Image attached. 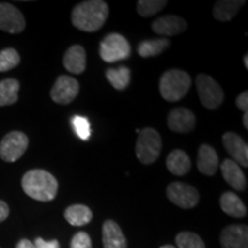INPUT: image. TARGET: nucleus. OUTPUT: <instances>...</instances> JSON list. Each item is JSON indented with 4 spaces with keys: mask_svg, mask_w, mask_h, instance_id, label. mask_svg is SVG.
I'll return each instance as SVG.
<instances>
[{
    "mask_svg": "<svg viewBox=\"0 0 248 248\" xmlns=\"http://www.w3.org/2000/svg\"><path fill=\"white\" fill-rule=\"evenodd\" d=\"M109 8L102 0H86L79 2L71 12L74 27L85 32H94L106 23Z\"/></svg>",
    "mask_w": 248,
    "mask_h": 248,
    "instance_id": "f257e3e1",
    "label": "nucleus"
},
{
    "mask_svg": "<svg viewBox=\"0 0 248 248\" xmlns=\"http://www.w3.org/2000/svg\"><path fill=\"white\" fill-rule=\"evenodd\" d=\"M22 188L32 199L48 202L57 197L59 185L57 178L51 172L43 169H33L24 173Z\"/></svg>",
    "mask_w": 248,
    "mask_h": 248,
    "instance_id": "f03ea898",
    "label": "nucleus"
},
{
    "mask_svg": "<svg viewBox=\"0 0 248 248\" xmlns=\"http://www.w3.org/2000/svg\"><path fill=\"white\" fill-rule=\"evenodd\" d=\"M191 84V76L186 71L170 69L166 71L160 78L161 97L169 102L179 101L188 92Z\"/></svg>",
    "mask_w": 248,
    "mask_h": 248,
    "instance_id": "7ed1b4c3",
    "label": "nucleus"
},
{
    "mask_svg": "<svg viewBox=\"0 0 248 248\" xmlns=\"http://www.w3.org/2000/svg\"><path fill=\"white\" fill-rule=\"evenodd\" d=\"M162 150L160 133L155 129L145 128L138 133L136 155L142 164H152L159 159Z\"/></svg>",
    "mask_w": 248,
    "mask_h": 248,
    "instance_id": "20e7f679",
    "label": "nucleus"
},
{
    "mask_svg": "<svg viewBox=\"0 0 248 248\" xmlns=\"http://www.w3.org/2000/svg\"><path fill=\"white\" fill-rule=\"evenodd\" d=\"M99 54L105 62L113 63L128 59L131 54V46L125 37L113 32L101 40L99 46Z\"/></svg>",
    "mask_w": 248,
    "mask_h": 248,
    "instance_id": "39448f33",
    "label": "nucleus"
},
{
    "mask_svg": "<svg viewBox=\"0 0 248 248\" xmlns=\"http://www.w3.org/2000/svg\"><path fill=\"white\" fill-rule=\"evenodd\" d=\"M195 83H197L200 101L204 108L214 110L221 106L224 101V92L221 85L212 76L199 74Z\"/></svg>",
    "mask_w": 248,
    "mask_h": 248,
    "instance_id": "423d86ee",
    "label": "nucleus"
},
{
    "mask_svg": "<svg viewBox=\"0 0 248 248\" xmlns=\"http://www.w3.org/2000/svg\"><path fill=\"white\" fill-rule=\"evenodd\" d=\"M29 146V139L23 132L12 131L0 141V157L5 162H15Z\"/></svg>",
    "mask_w": 248,
    "mask_h": 248,
    "instance_id": "0eeeda50",
    "label": "nucleus"
},
{
    "mask_svg": "<svg viewBox=\"0 0 248 248\" xmlns=\"http://www.w3.org/2000/svg\"><path fill=\"white\" fill-rule=\"evenodd\" d=\"M167 197L183 209L193 208L199 202V192L193 186L182 182H173L167 187Z\"/></svg>",
    "mask_w": 248,
    "mask_h": 248,
    "instance_id": "6e6552de",
    "label": "nucleus"
},
{
    "mask_svg": "<svg viewBox=\"0 0 248 248\" xmlns=\"http://www.w3.org/2000/svg\"><path fill=\"white\" fill-rule=\"evenodd\" d=\"M79 92V83L71 76L61 75L55 80L51 90L52 100L60 105H69L75 100Z\"/></svg>",
    "mask_w": 248,
    "mask_h": 248,
    "instance_id": "1a4fd4ad",
    "label": "nucleus"
},
{
    "mask_svg": "<svg viewBox=\"0 0 248 248\" xmlns=\"http://www.w3.org/2000/svg\"><path fill=\"white\" fill-rule=\"evenodd\" d=\"M26 28V20L14 5L0 2V29L9 33H20Z\"/></svg>",
    "mask_w": 248,
    "mask_h": 248,
    "instance_id": "9d476101",
    "label": "nucleus"
},
{
    "mask_svg": "<svg viewBox=\"0 0 248 248\" xmlns=\"http://www.w3.org/2000/svg\"><path fill=\"white\" fill-rule=\"evenodd\" d=\"M223 146L231 155L235 163L243 166L245 168L248 167V146L246 141L234 132H225L222 137Z\"/></svg>",
    "mask_w": 248,
    "mask_h": 248,
    "instance_id": "9b49d317",
    "label": "nucleus"
},
{
    "mask_svg": "<svg viewBox=\"0 0 248 248\" xmlns=\"http://www.w3.org/2000/svg\"><path fill=\"white\" fill-rule=\"evenodd\" d=\"M195 126L194 113L187 108H175L168 115V128L172 132L188 133Z\"/></svg>",
    "mask_w": 248,
    "mask_h": 248,
    "instance_id": "f8f14e48",
    "label": "nucleus"
},
{
    "mask_svg": "<svg viewBox=\"0 0 248 248\" xmlns=\"http://www.w3.org/2000/svg\"><path fill=\"white\" fill-rule=\"evenodd\" d=\"M219 240L222 248H248V228L243 224L226 226Z\"/></svg>",
    "mask_w": 248,
    "mask_h": 248,
    "instance_id": "ddd939ff",
    "label": "nucleus"
},
{
    "mask_svg": "<svg viewBox=\"0 0 248 248\" xmlns=\"http://www.w3.org/2000/svg\"><path fill=\"white\" fill-rule=\"evenodd\" d=\"M187 28V22L181 16L166 15L161 16L152 23V29L155 33L161 36H176L183 33Z\"/></svg>",
    "mask_w": 248,
    "mask_h": 248,
    "instance_id": "4468645a",
    "label": "nucleus"
},
{
    "mask_svg": "<svg viewBox=\"0 0 248 248\" xmlns=\"http://www.w3.org/2000/svg\"><path fill=\"white\" fill-rule=\"evenodd\" d=\"M221 171L225 182L235 191L243 192L247 187V181L240 166L233 160L225 159L221 164Z\"/></svg>",
    "mask_w": 248,
    "mask_h": 248,
    "instance_id": "2eb2a0df",
    "label": "nucleus"
},
{
    "mask_svg": "<svg viewBox=\"0 0 248 248\" xmlns=\"http://www.w3.org/2000/svg\"><path fill=\"white\" fill-rule=\"evenodd\" d=\"M198 170L206 176L215 175L218 169V155L210 145L202 144L198 151Z\"/></svg>",
    "mask_w": 248,
    "mask_h": 248,
    "instance_id": "dca6fc26",
    "label": "nucleus"
},
{
    "mask_svg": "<svg viewBox=\"0 0 248 248\" xmlns=\"http://www.w3.org/2000/svg\"><path fill=\"white\" fill-rule=\"evenodd\" d=\"M102 244L104 248H126V238L117 223L108 219L102 225Z\"/></svg>",
    "mask_w": 248,
    "mask_h": 248,
    "instance_id": "f3484780",
    "label": "nucleus"
},
{
    "mask_svg": "<svg viewBox=\"0 0 248 248\" xmlns=\"http://www.w3.org/2000/svg\"><path fill=\"white\" fill-rule=\"evenodd\" d=\"M63 66L71 74L79 75L85 70L86 53L80 45H73L67 49L63 57Z\"/></svg>",
    "mask_w": 248,
    "mask_h": 248,
    "instance_id": "a211bd4d",
    "label": "nucleus"
},
{
    "mask_svg": "<svg viewBox=\"0 0 248 248\" xmlns=\"http://www.w3.org/2000/svg\"><path fill=\"white\" fill-rule=\"evenodd\" d=\"M245 4L246 1L244 0H218L214 6L213 16L217 21L228 22L238 14Z\"/></svg>",
    "mask_w": 248,
    "mask_h": 248,
    "instance_id": "6ab92c4d",
    "label": "nucleus"
},
{
    "mask_svg": "<svg viewBox=\"0 0 248 248\" xmlns=\"http://www.w3.org/2000/svg\"><path fill=\"white\" fill-rule=\"evenodd\" d=\"M221 208L226 215L234 217V218H243L246 216L247 209L243 201L233 192H225L221 195L219 199Z\"/></svg>",
    "mask_w": 248,
    "mask_h": 248,
    "instance_id": "aec40b11",
    "label": "nucleus"
},
{
    "mask_svg": "<svg viewBox=\"0 0 248 248\" xmlns=\"http://www.w3.org/2000/svg\"><path fill=\"white\" fill-rule=\"evenodd\" d=\"M167 168L172 175L184 176L190 171L191 160L188 155L182 150H173L167 156Z\"/></svg>",
    "mask_w": 248,
    "mask_h": 248,
    "instance_id": "412c9836",
    "label": "nucleus"
},
{
    "mask_svg": "<svg viewBox=\"0 0 248 248\" xmlns=\"http://www.w3.org/2000/svg\"><path fill=\"white\" fill-rule=\"evenodd\" d=\"M93 214L91 209L84 204H73L64 212V218L73 226H83L91 222Z\"/></svg>",
    "mask_w": 248,
    "mask_h": 248,
    "instance_id": "4be33fe9",
    "label": "nucleus"
},
{
    "mask_svg": "<svg viewBox=\"0 0 248 248\" xmlns=\"http://www.w3.org/2000/svg\"><path fill=\"white\" fill-rule=\"evenodd\" d=\"M170 46V40L168 38H157L144 40L138 46V54L141 58L156 57L166 51Z\"/></svg>",
    "mask_w": 248,
    "mask_h": 248,
    "instance_id": "5701e85b",
    "label": "nucleus"
},
{
    "mask_svg": "<svg viewBox=\"0 0 248 248\" xmlns=\"http://www.w3.org/2000/svg\"><path fill=\"white\" fill-rule=\"evenodd\" d=\"M20 82L14 78L4 79L0 82V107L13 105L18 99Z\"/></svg>",
    "mask_w": 248,
    "mask_h": 248,
    "instance_id": "b1692460",
    "label": "nucleus"
},
{
    "mask_svg": "<svg viewBox=\"0 0 248 248\" xmlns=\"http://www.w3.org/2000/svg\"><path fill=\"white\" fill-rule=\"evenodd\" d=\"M106 77L108 82L110 83L113 88H115L119 91L125 90L130 84L131 80V71L128 67H117L109 68L106 71Z\"/></svg>",
    "mask_w": 248,
    "mask_h": 248,
    "instance_id": "393cba45",
    "label": "nucleus"
},
{
    "mask_svg": "<svg viewBox=\"0 0 248 248\" xmlns=\"http://www.w3.org/2000/svg\"><path fill=\"white\" fill-rule=\"evenodd\" d=\"M168 5L166 0H139L137 2V12L142 17H151Z\"/></svg>",
    "mask_w": 248,
    "mask_h": 248,
    "instance_id": "a878e982",
    "label": "nucleus"
},
{
    "mask_svg": "<svg viewBox=\"0 0 248 248\" xmlns=\"http://www.w3.org/2000/svg\"><path fill=\"white\" fill-rule=\"evenodd\" d=\"M21 59L16 49L9 47L0 51V73L13 69L20 63Z\"/></svg>",
    "mask_w": 248,
    "mask_h": 248,
    "instance_id": "bb28decb",
    "label": "nucleus"
},
{
    "mask_svg": "<svg viewBox=\"0 0 248 248\" xmlns=\"http://www.w3.org/2000/svg\"><path fill=\"white\" fill-rule=\"evenodd\" d=\"M176 244L179 248H206L203 240L193 232H181L176 235Z\"/></svg>",
    "mask_w": 248,
    "mask_h": 248,
    "instance_id": "cd10ccee",
    "label": "nucleus"
},
{
    "mask_svg": "<svg viewBox=\"0 0 248 248\" xmlns=\"http://www.w3.org/2000/svg\"><path fill=\"white\" fill-rule=\"evenodd\" d=\"M70 122L77 137L82 139V140H89L90 136H91V128H90L89 120L84 116L75 115L71 117Z\"/></svg>",
    "mask_w": 248,
    "mask_h": 248,
    "instance_id": "c85d7f7f",
    "label": "nucleus"
},
{
    "mask_svg": "<svg viewBox=\"0 0 248 248\" xmlns=\"http://www.w3.org/2000/svg\"><path fill=\"white\" fill-rule=\"evenodd\" d=\"M70 248H92V241L86 232H77L70 243Z\"/></svg>",
    "mask_w": 248,
    "mask_h": 248,
    "instance_id": "c756f323",
    "label": "nucleus"
},
{
    "mask_svg": "<svg viewBox=\"0 0 248 248\" xmlns=\"http://www.w3.org/2000/svg\"><path fill=\"white\" fill-rule=\"evenodd\" d=\"M36 248H60V244L57 239H53L51 241H46L43 238H36L35 240Z\"/></svg>",
    "mask_w": 248,
    "mask_h": 248,
    "instance_id": "7c9ffc66",
    "label": "nucleus"
},
{
    "mask_svg": "<svg viewBox=\"0 0 248 248\" xmlns=\"http://www.w3.org/2000/svg\"><path fill=\"white\" fill-rule=\"evenodd\" d=\"M235 104H237V107L239 108L240 110H243L244 113H248V92L245 91L243 93H240L237 97Z\"/></svg>",
    "mask_w": 248,
    "mask_h": 248,
    "instance_id": "2f4dec72",
    "label": "nucleus"
},
{
    "mask_svg": "<svg viewBox=\"0 0 248 248\" xmlns=\"http://www.w3.org/2000/svg\"><path fill=\"white\" fill-rule=\"evenodd\" d=\"M9 214V208H8V204L5 202V201L0 200V223L4 222L6 218L8 217Z\"/></svg>",
    "mask_w": 248,
    "mask_h": 248,
    "instance_id": "473e14b6",
    "label": "nucleus"
},
{
    "mask_svg": "<svg viewBox=\"0 0 248 248\" xmlns=\"http://www.w3.org/2000/svg\"><path fill=\"white\" fill-rule=\"evenodd\" d=\"M16 248H36V246H35V244L31 243L30 240L22 239V240L18 241L16 245Z\"/></svg>",
    "mask_w": 248,
    "mask_h": 248,
    "instance_id": "72a5a7b5",
    "label": "nucleus"
},
{
    "mask_svg": "<svg viewBox=\"0 0 248 248\" xmlns=\"http://www.w3.org/2000/svg\"><path fill=\"white\" fill-rule=\"evenodd\" d=\"M243 123H244L245 129H248V113H245V114H244V116H243Z\"/></svg>",
    "mask_w": 248,
    "mask_h": 248,
    "instance_id": "f704fd0d",
    "label": "nucleus"
},
{
    "mask_svg": "<svg viewBox=\"0 0 248 248\" xmlns=\"http://www.w3.org/2000/svg\"><path fill=\"white\" fill-rule=\"evenodd\" d=\"M244 63H245V68L248 69V55L247 54H245V57H244Z\"/></svg>",
    "mask_w": 248,
    "mask_h": 248,
    "instance_id": "c9c22d12",
    "label": "nucleus"
},
{
    "mask_svg": "<svg viewBox=\"0 0 248 248\" xmlns=\"http://www.w3.org/2000/svg\"><path fill=\"white\" fill-rule=\"evenodd\" d=\"M160 248H176V247L172 246V245H164V246L160 247Z\"/></svg>",
    "mask_w": 248,
    "mask_h": 248,
    "instance_id": "e433bc0d",
    "label": "nucleus"
}]
</instances>
